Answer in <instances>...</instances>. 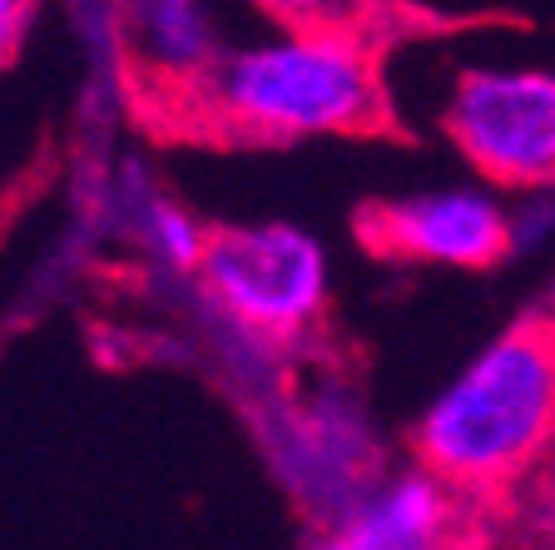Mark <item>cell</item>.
Segmentation results:
<instances>
[{
    "label": "cell",
    "instance_id": "cell-1",
    "mask_svg": "<svg viewBox=\"0 0 555 550\" xmlns=\"http://www.w3.org/2000/svg\"><path fill=\"white\" fill-rule=\"evenodd\" d=\"M173 100L198 129L243 144L372 135L387 119V90L367 30L278 25L268 40L223 50Z\"/></svg>",
    "mask_w": 555,
    "mask_h": 550
},
{
    "label": "cell",
    "instance_id": "cell-2",
    "mask_svg": "<svg viewBox=\"0 0 555 550\" xmlns=\"http://www.w3.org/2000/svg\"><path fill=\"white\" fill-rule=\"evenodd\" d=\"M412 457L466 501L545 466L555 457V322L526 318L491 337L416 417Z\"/></svg>",
    "mask_w": 555,
    "mask_h": 550
},
{
    "label": "cell",
    "instance_id": "cell-3",
    "mask_svg": "<svg viewBox=\"0 0 555 550\" xmlns=\"http://www.w3.org/2000/svg\"><path fill=\"white\" fill-rule=\"evenodd\" d=\"M194 278L214 318L278 347H298L323 322L333 293L323 239L298 223L208 229Z\"/></svg>",
    "mask_w": 555,
    "mask_h": 550
},
{
    "label": "cell",
    "instance_id": "cell-4",
    "mask_svg": "<svg viewBox=\"0 0 555 550\" xmlns=\"http://www.w3.org/2000/svg\"><path fill=\"white\" fill-rule=\"evenodd\" d=\"M441 129L491 189H551L555 183V69L472 65L456 75Z\"/></svg>",
    "mask_w": 555,
    "mask_h": 550
},
{
    "label": "cell",
    "instance_id": "cell-5",
    "mask_svg": "<svg viewBox=\"0 0 555 550\" xmlns=\"http://www.w3.org/2000/svg\"><path fill=\"white\" fill-rule=\"evenodd\" d=\"M268 451L312 526H333L358 491L382 471V447L362 401L343 387H318L312 397H278L268 407Z\"/></svg>",
    "mask_w": 555,
    "mask_h": 550
},
{
    "label": "cell",
    "instance_id": "cell-6",
    "mask_svg": "<svg viewBox=\"0 0 555 550\" xmlns=\"http://www.w3.org/2000/svg\"><path fill=\"white\" fill-rule=\"evenodd\" d=\"M362 243L382 258H402L422 268H491L511 243V204L491 183H441L422 194H402L372 204L358 223Z\"/></svg>",
    "mask_w": 555,
    "mask_h": 550
},
{
    "label": "cell",
    "instance_id": "cell-7",
    "mask_svg": "<svg viewBox=\"0 0 555 550\" xmlns=\"http://www.w3.org/2000/svg\"><path fill=\"white\" fill-rule=\"evenodd\" d=\"M462 506L466 496L447 476L412 461L402 471H377L318 540L337 550H437L462 536Z\"/></svg>",
    "mask_w": 555,
    "mask_h": 550
},
{
    "label": "cell",
    "instance_id": "cell-8",
    "mask_svg": "<svg viewBox=\"0 0 555 550\" xmlns=\"http://www.w3.org/2000/svg\"><path fill=\"white\" fill-rule=\"evenodd\" d=\"M119 46L164 94H179L223 55L208 0H119Z\"/></svg>",
    "mask_w": 555,
    "mask_h": 550
},
{
    "label": "cell",
    "instance_id": "cell-9",
    "mask_svg": "<svg viewBox=\"0 0 555 550\" xmlns=\"http://www.w3.org/2000/svg\"><path fill=\"white\" fill-rule=\"evenodd\" d=\"M134 239L159 268H169V273H179V278H194L198 258H204L208 229L189 214V208L173 204V199L144 194L134 204Z\"/></svg>",
    "mask_w": 555,
    "mask_h": 550
},
{
    "label": "cell",
    "instance_id": "cell-10",
    "mask_svg": "<svg viewBox=\"0 0 555 550\" xmlns=\"http://www.w3.org/2000/svg\"><path fill=\"white\" fill-rule=\"evenodd\" d=\"M258 11L278 25L302 30H367L377 21L382 0H254Z\"/></svg>",
    "mask_w": 555,
    "mask_h": 550
},
{
    "label": "cell",
    "instance_id": "cell-11",
    "mask_svg": "<svg viewBox=\"0 0 555 550\" xmlns=\"http://www.w3.org/2000/svg\"><path fill=\"white\" fill-rule=\"evenodd\" d=\"M555 239V183L551 189H526L511 208V243L516 248H545Z\"/></svg>",
    "mask_w": 555,
    "mask_h": 550
},
{
    "label": "cell",
    "instance_id": "cell-12",
    "mask_svg": "<svg viewBox=\"0 0 555 550\" xmlns=\"http://www.w3.org/2000/svg\"><path fill=\"white\" fill-rule=\"evenodd\" d=\"M35 21V0H0V69L15 60V50L25 46V30Z\"/></svg>",
    "mask_w": 555,
    "mask_h": 550
},
{
    "label": "cell",
    "instance_id": "cell-13",
    "mask_svg": "<svg viewBox=\"0 0 555 550\" xmlns=\"http://www.w3.org/2000/svg\"><path fill=\"white\" fill-rule=\"evenodd\" d=\"M545 318H551V322H555V283H551V312H545Z\"/></svg>",
    "mask_w": 555,
    "mask_h": 550
}]
</instances>
